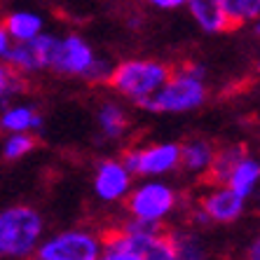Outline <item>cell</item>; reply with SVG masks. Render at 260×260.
Returning a JSON list of instances; mask_svg holds the SVG:
<instances>
[{"instance_id":"cell-1","label":"cell","mask_w":260,"mask_h":260,"mask_svg":"<svg viewBox=\"0 0 260 260\" xmlns=\"http://www.w3.org/2000/svg\"><path fill=\"white\" fill-rule=\"evenodd\" d=\"M101 258L106 260H176L174 246L162 228L129 223L101 237Z\"/></svg>"},{"instance_id":"cell-2","label":"cell","mask_w":260,"mask_h":260,"mask_svg":"<svg viewBox=\"0 0 260 260\" xmlns=\"http://www.w3.org/2000/svg\"><path fill=\"white\" fill-rule=\"evenodd\" d=\"M209 87H206V68L197 61H188L169 73L155 94L143 103L148 113H190L206 103Z\"/></svg>"},{"instance_id":"cell-3","label":"cell","mask_w":260,"mask_h":260,"mask_svg":"<svg viewBox=\"0 0 260 260\" xmlns=\"http://www.w3.org/2000/svg\"><path fill=\"white\" fill-rule=\"evenodd\" d=\"M43 237L45 218L33 206L17 204L0 211V258H30Z\"/></svg>"},{"instance_id":"cell-4","label":"cell","mask_w":260,"mask_h":260,"mask_svg":"<svg viewBox=\"0 0 260 260\" xmlns=\"http://www.w3.org/2000/svg\"><path fill=\"white\" fill-rule=\"evenodd\" d=\"M171 68L155 59H127L110 68L106 85L120 94L122 99L136 103L143 108V103L162 87L169 78Z\"/></svg>"},{"instance_id":"cell-5","label":"cell","mask_w":260,"mask_h":260,"mask_svg":"<svg viewBox=\"0 0 260 260\" xmlns=\"http://www.w3.org/2000/svg\"><path fill=\"white\" fill-rule=\"evenodd\" d=\"M49 71L66 75V78H85L89 82H106L113 63L106 59H99L96 52L91 49L82 36L68 33L59 38L56 36L52 54H49Z\"/></svg>"},{"instance_id":"cell-6","label":"cell","mask_w":260,"mask_h":260,"mask_svg":"<svg viewBox=\"0 0 260 260\" xmlns=\"http://www.w3.org/2000/svg\"><path fill=\"white\" fill-rule=\"evenodd\" d=\"M124 202L132 220L150 228H162L164 220H169L178 211L181 194L162 178H145L136 188L132 185Z\"/></svg>"},{"instance_id":"cell-7","label":"cell","mask_w":260,"mask_h":260,"mask_svg":"<svg viewBox=\"0 0 260 260\" xmlns=\"http://www.w3.org/2000/svg\"><path fill=\"white\" fill-rule=\"evenodd\" d=\"M33 255L38 260H99L101 235L87 228H71L43 239Z\"/></svg>"},{"instance_id":"cell-8","label":"cell","mask_w":260,"mask_h":260,"mask_svg":"<svg viewBox=\"0 0 260 260\" xmlns=\"http://www.w3.org/2000/svg\"><path fill=\"white\" fill-rule=\"evenodd\" d=\"M122 162L134 176L141 178H164L181 169V145L178 143H148L134 145L124 152Z\"/></svg>"},{"instance_id":"cell-9","label":"cell","mask_w":260,"mask_h":260,"mask_svg":"<svg viewBox=\"0 0 260 260\" xmlns=\"http://www.w3.org/2000/svg\"><path fill=\"white\" fill-rule=\"evenodd\" d=\"M213 188L204 192L200 200V209L194 211V223L197 225H230L244 216L246 202L239 192L225 185V183H211Z\"/></svg>"},{"instance_id":"cell-10","label":"cell","mask_w":260,"mask_h":260,"mask_svg":"<svg viewBox=\"0 0 260 260\" xmlns=\"http://www.w3.org/2000/svg\"><path fill=\"white\" fill-rule=\"evenodd\" d=\"M56 36L52 33H40L33 40H26V43H12L10 52L5 56V63L10 68L19 73V75H36V73L45 71L49 63V54H52V47H54Z\"/></svg>"},{"instance_id":"cell-11","label":"cell","mask_w":260,"mask_h":260,"mask_svg":"<svg viewBox=\"0 0 260 260\" xmlns=\"http://www.w3.org/2000/svg\"><path fill=\"white\" fill-rule=\"evenodd\" d=\"M134 185V174L122 159H103L94 171V194L106 204L124 202Z\"/></svg>"},{"instance_id":"cell-12","label":"cell","mask_w":260,"mask_h":260,"mask_svg":"<svg viewBox=\"0 0 260 260\" xmlns=\"http://www.w3.org/2000/svg\"><path fill=\"white\" fill-rule=\"evenodd\" d=\"M194 24L206 33H225L230 30V17L225 12V0H188L185 3Z\"/></svg>"},{"instance_id":"cell-13","label":"cell","mask_w":260,"mask_h":260,"mask_svg":"<svg viewBox=\"0 0 260 260\" xmlns=\"http://www.w3.org/2000/svg\"><path fill=\"white\" fill-rule=\"evenodd\" d=\"M43 127V115L30 103H7L0 108V132L3 134H36Z\"/></svg>"},{"instance_id":"cell-14","label":"cell","mask_w":260,"mask_h":260,"mask_svg":"<svg viewBox=\"0 0 260 260\" xmlns=\"http://www.w3.org/2000/svg\"><path fill=\"white\" fill-rule=\"evenodd\" d=\"M260 181V164L255 157H251L248 152H244L242 157L232 164L230 174L225 178V185H230L235 192H239L244 200H248L255 192Z\"/></svg>"},{"instance_id":"cell-15","label":"cell","mask_w":260,"mask_h":260,"mask_svg":"<svg viewBox=\"0 0 260 260\" xmlns=\"http://www.w3.org/2000/svg\"><path fill=\"white\" fill-rule=\"evenodd\" d=\"M0 26L7 30V36L12 38L14 43H26V40H33L45 30V19L40 14L30 12V10H17V12L7 14Z\"/></svg>"},{"instance_id":"cell-16","label":"cell","mask_w":260,"mask_h":260,"mask_svg":"<svg viewBox=\"0 0 260 260\" xmlns=\"http://www.w3.org/2000/svg\"><path fill=\"white\" fill-rule=\"evenodd\" d=\"M216 155V145L206 139H192L181 145V167L192 176H206Z\"/></svg>"},{"instance_id":"cell-17","label":"cell","mask_w":260,"mask_h":260,"mask_svg":"<svg viewBox=\"0 0 260 260\" xmlns=\"http://www.w3.org/2000/svg\"><path fill=\"white\" fill-rule=\"evenodd\" d=\"M96 124H99V132H101L103 139L108 141H115L122 139L127 134L129 127V115L124 106L117 101H103L96 110Z\"/></svg>"},{"instance_id":"cell-18","label":"cell","mask_w":260,"mask_h":260,"mask_svg":"<svg viewBox=\"0 0 260 260\" xmlns=\"http://www.w3.org/2000/svg\"><path fill=\"white\" fill-rule=\"evenodd\" d=\"M171 246H174V255L176 260L185 258V260H197L206 255V244L200 237V232L194 230H176L169 232Z\"/></svg>"},{"instance_id":"cell-19","label":"cell","mask_w":260,"mask_h":260,"mask_svg":"<svg viewBox=\"0 0 260 260\" xmlns=\"http://www.w3.org/2000/svg\"><path fill=\"white\" fill-rule=\"evenodd\" d=\"M246 148L242 145H225V148H216V155H213V162L206 171V181L209 183H225L228 174H230L232 164L242 157Z\"/></svg>"},{"instance_id":"cell-20","label":"cell","mask_w":260,"mask_h":260,"mask_svg":"<svg viewBox=\"0 0 260 260\" xmlns=\"http://www.w3.org/2000/svg\"><path fill=\"white\" fill-rule=\"evenodd\" d=\"M5 136L7 139L3 141V157L10 159V162L24 159L36 148V134L17 132V134H5Z\"/></svg>"},{"instance_id":"cell-21","label":"cell","mask_w":260,"mask_h":260,"mask_svg":"<svg viewBox=\"0 0 260 260\" xmlns=\"http://www.w3.org/2000/svg\"><path fill=\"white\" fill-rule=\"evenodd\" d=\"M225 12L230 17V26H244L248 21H258L260 0H225Z\"/></svg>"},{"instance_id":"cell-22","label":"cell","mask_w":260,"mask_h":260,"mask_svg":"<svg viewBox=\"0 0 260 260\" xmlns=\"http://www.w3.org/2000/svg\"><path fill=\"white\" fill-rule=\"evenodd\" d=\"M26 89L24 75H19L14 68H10L5 61H0V108L7 106L17 94Z\"/></svg>"},{"instance_id":"cell-23","label":"cell","mask_w":260,"mask_h":260,"mask_svg":"<svg viewBox=\"0 0 260 260\" xmlns=\"http://www.w3.org/2000/svg\"><path fill=\"white\" fill-rule=\"evenodd\" d=\"M148 3L155 5L157 10H181V7H185L188 0H148Z\"/></svg>"},{"instance_id":"cell-24","label":"cell","mask_w":260,"mask_h":260,"mask_svg":"<svg viewBox=\"0 0 260 260\" xmlns=\"http://www.w3.org/2000/svg\"><path fill=\"white\" fill-rule=\"evenodd\" d=\"M12 38L7 36V30L0 26V61H5V56H7V52H10V47H12Z\"/></svg>"},{"instance_id":"cell-25","label":"cell","mask_w":260,"mask_h":260,"mask_svg":"<svg viewBox=\"0 0 260 260\" xmlns=\"http://www.w3.org/2000/svg\"><path fill=\"white\" fill-rule=\"evenodd\" d=\"M258 246H260V244L253 242V246H251V248H253V251H251V258H258V255H260V253H258Z\"/></svg>"}]
</instances>
